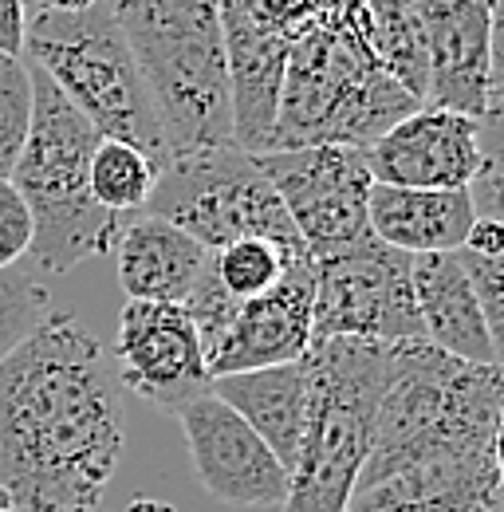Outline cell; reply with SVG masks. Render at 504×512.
<instances>
[{
    "mask_svg": "<svg viewBox=\"0 0 504 512\" xmlns=\"http://www.w3.org/2000/svg\"><path fill=\"white\" fill-rule=\"evenodd\" d=\"M256 162L312 260L343 253L367 233V197L375 190L367 150L300 146L256 154Z\"/></svg>",
    "mask_w": 504,
    "mask_h": 512,
    "instance_id": "obj_9",
    "label": "cell"
},
{
    "mask_svg": "<svg viewBox=\"0 0 504 512\" xmlns=\"http://www.w3.org/2000/svg\"><path fill=\"white\" fill-rule=\"evenodd\" d=\"M410 260L414 256L382 245L371 229L343 253L312 260L315 339H331V335L378 339V343L426 339L414 300Z\"/></svg>",
    "mask_w": 504,
    "mask_h": 512,
    "instance_id": "obj_8",
    "label": "cell"
},
{
    "mask_svg": "<svg viewBox=\"0 0 504 512\" xmlns=\"http://www.w3.org/2000/svg\"><path fill=\"white\" fill-rule=\"evenodd\" d=\"M36 12H56V16H79V12H91L95 4L103 0H32Z\"/></svg>",
    "mask_w": 504,
    "mask_h": 512,
    "instance_id": "obj_33",
    "label": "cell"
},
{
    "mask_svg": "<svg viewBox=\"0 0 504 512\" xmlns=\"http://www.w3.org/2000/svg\"><path fill=\"white\" fill-rule=\"evenodd\" d=\"M123 457V398L103 343L48 312L0 363V493L12 512H91Z\"/></svg>",
    "mask_w": 504,
    "mask_h": 512,
    "instance_id": "obj_1",
    "label": "cell"
},
{
    "mask_svg": "<svg viewBox=\"0 0 504 512\" xmlns=\"http://www.w3.org/2000/svg\"><path fill=\"white\" fill-rule=\"evenodd\" d=\"M142 213L178 225L209 253L237 237H264L292 253H308L256 154L241 146H209L170 158Z\"/></svg>",
    "mask_w": 504,
    "mask_h": 512,
    "instance_id": "obj_7",
    "label": "cell"
},
{
    "mask_svg": "<svg viewBox=\"0 0 504 512\" xmlns=\"http://www.w3.org/2000/svg\"><path fill=\"white\" fill-rule=\"evenodd\" d=\"M123 512H178L170 501H158V497H134Z\"/></svg>",
    "mask_w": 504,
    "mask_h": 512,
    "instance_id": "obj_34",
    "label": "cell"
},
{
    "mask_svg": "<svg viewBox=\"0 0 504 512\" xmlns=\"http://www.w3.org/2000/svg\"><path fill=\"white\" fill-rule=\"evenodd\" d=\"M32 123V71L24 60L0 56V178H12Z\"/></svg>",
    "mask_w": 504,
    "mask_h": 512,
    "instance_id": "obj_25",
    "label": "cell"
},
{
    "mask_svg": "<svg viewBox=\"0 0 504 512\" xmlns=\"http://www.w3.org/2000/svg\"><path fill=\"white\" fill-rule=\"evenodd\" d=\"M501 497L493 446L441 449L359 477L343 512H493Z\"/></svg>",
    "mask_w": 504,
    "mask_h": 512,
    "instance_id": "obj_12",
    "label": "cell"
},
{
    "mask_svg": "<svg viewBox=\"0 0 504 512\" xmlns=\"http://www.w3.org/2000/svg\"><path fill=\"white\" fill-rule=\"evenodd\" d=\"M48 312L52 300L36 276L20 268H0V363L40 327Z\"/></svg>",
    "mask_w": 504,
    "mask_h": 512,
    "instance_id": "obj_23",
    "label": "cell"
},
{
    "mask_svg": "<svg viewBox=\"0 0 504 512\" xmlns=\"http://www.w3.org/2000/svg\"><path fill=\"white\" fill-rule=\"evenodd\" d=\"M312 256H300L288 264L280 284H272L264 296L245 300L237 308L233 323L217 339V347L205 355L209 379L221 375H245L260 367H280L296 363L312 347Z\"/></svg>",
    "mask_w": 504,
    "mask_h": 512,
    "instance_id": "obj_14",
    "label": "cell"
},
{
    "mask_svg": "<svg viewBox=\"0 0 504 512\" xmlns=\"http://www.w3.org/2000/svg\"><path fill=\"white\" fill-rule=\"evenodd\" d=\"M469 197L477 217L504 225V99H493L477 119V178Z\"/></svg>",
    "mask_w": 504,
    "mask_h": 512,
    "instance_id": "obj_24",
    "label": "cell"
},
{
    "mask_svg": "<svg viewBox=\"0 0 504 512\" xmlns=\"http://www.w3.org/2000/svg\"><path fill=\"white\" fill-rule=\"evenodd\" d=\"M32 71V123L24 150L12 170V186L32 213V249L44 272H71L91 256L111 253L123 217L95 205L87 170L99 146V130L91 127L60 87L28 64Z\"/></svg>",
    "mask_w": 504,
    "mask_h": 512,
    "instance_id": "obj_4",
    "label": "cell"
},
{
    "mask_svg": "<svg viewBox=\"0 0 504 512\" xmlns=\"http://www.w3.org/2000/svg\"><path fill=\"white\" fill-rule=\"evenodd\" d=\"M410 268L426 343L465 363H493L489 327L465 268V253H422L410 260Z\"/></svg>",
    "mask_w": 504,
    "mask_h": 512,
    "instance_id": "obj_17",
    "label": "cell"
},
{
    "mask_svg": "<svg viewBox=\"0 0 504 512\" xmlns=\"http://www.w3.org/2000/svg\"><path fill=\"white\" fill-rule=\"evenodd\" d=\"M300 256L308 253H292V249H284L276 241H264V237H237V241L209 253V268H213L217 284L237 304H245V300L264 296L272 284H280L288 264L300 260Z\"/></svg>",
    "mask_w": 504,
    "mask_h": 512,
    "instance_id": "obj_22",
    "label": "cell"
},
{
    "mask_svg": "<svg viewBox=\"0 0 504 512\" xmlns=\"http://www.w3.org/2000/svg\"><path fill=\"white\" fill-rule=\"evenodd\" d=\"M375 186L469 190L477 178V119L422 103L367 146Z\"/></svg>",
    "mask_w": 504,
    "mask_h": 512,
    "instance_id": "obj_13",
    "label": "cell"
},
{
    "mask_svg": "<svg viewBox=\"0 0 504 512\" xmlns=\"http://www.w3.org/2000/svg\"><path fill=\"white\" fill-rule=\"evenodd\" d=\"M115 379L162 414H178L209 390L205 351L182 304L126 300L115 331Z\"/></svg>",
    "mask_w": 504,
    "mask_h": 512,
    "instance_id": "obj_10",
    "label": "cell"
},
{
    "mask_svg": "<svg viewBox=\"0 0 504 512\" xmlns=\"http://www.w3.org/2000/svg\"><path fill=\"white\" fill-rule=\"evenodd\" d=\"M418 12H422V24L441 20V16H453V12H469L477 4H489V0H414Z\"/></svg>",
    "mask_w": 504,
    "mask_h": 512,
    "instance_id": "obj_32",
    "label": "cell"
},
{
    "mask_svg": "<svg viewBox=\"0 0 504 512\" xmlns=\"http://www.w3.org/2000/svg\"><path fill=\"white\" fill-rule=\"evenodd\" d=\"M0 509H8V497H4V493H0Z\"/></svg>",
    "mask_w": 504,
    "mask_h": 512,
    "instance_id": "obj_36",
    "label": "cell"
},
{
    "mask_svg": "<svg viewBox=\"0 0 504 512\" xmlns=\"http://www.w3.org/2000/svg\"><path fill=\"white\" fill-rule=\"evenodd\" d=\"M111 253L126 300L150 304H182L209 260V249L154 213H134L123 221Z\"/></svg>",
    "mask_w": 504,
    "mask_h": 512,
    "instance_id": "obj_16",
    "label": "cell"
},
{
    "mask_svg": "<svg viewBox=\"0 0 504 512\" xmlns=\"http://www.w3.org/2000/svg\"><path fill=\"white\" fill-rule=\"evenodd\" d=\"M28 0H0V56L20 60L28 36Z\"/></svg>",
    "mask_w": 504,
    "mask_h": 512,
    "instance_id": "obj_29",
    "label": "cell"
},
{
    "mask_svg": "<svg viewBox=\"0 0 504 512\" xmlns=\"http://www.w3.org/2000/svg\"><path fill=\"white\" fill-rule=\"evenodd\" d=\"M477 221L469 190H398L375 186L367 197V229L406 256L457 253Z\"/></svg>",
    "mask_w": 504,
    "mask_h": 512,
    "instance_id": "obj_18",
    "label": "cell"
},
{
    "mask_svg": "<svg viewBox=\"0 0 504 512\" xmlns=\"http://www.w3.org/2000/svg\"><path fill=\"white\" fill-rule=\"evenodd\" d=\"M493 457H497V473H501V489H504V406L497 414V430H493Z\"/></svg>",
    "mask_w": 504,
    "mask_h": 512,
    "instance_id": "obj_35",
    "label": "cell"
},
{
    "mask_svg": "<svg viewBox=\"0 0 504 512\" xmlns=\"http://www.w3.org/2000/svg\"><path fill=\"white\" fill-rule=\"evenodd\" d=\"M390 375V343L312 339L308 347V418L288 473L280 512H343L371 453L375 414Z\"/></svg>",
    "mask_w": 504,
    "mask_h": 512,
    "instance_id": "obj_5",
    "label": "cell"
},
{
    "mask_svg": "<svg viewBox=\"0 0 504 512\" xmlns=\"http://www.w3.org/2000/svg\"><path fill=\"white\" fill-rule=\"evenodd\" d=\"M0 512H12V509H0Z\"/></svg>",
    "mask_w": 504,
    "mask_h": 512,
    "instance_id": "obj_37",
    "label": "cell"
},
{
    "mask_svg": "<svg viewBox=\"0 0 504 512\" xmlns=\"http://www.w3.org/2000/svg\"><path fill=\"white\" fill-rule=\"evenodd\" d=\"M489 95L504 99V0H489Z\"/></svg>",
    "mask_w": 504,
    "mask_h": 512,
    "instance_id": "obj_30",
    "label": "cell"
},
{
    "mask_svg": "<svg viewBox=\"0 0 504 512\" xmlns=\"http://www.w3.org/2000/svg\"><path fill=\"white\" fill-rule=\"evenodd\" d=\"M371 52L382 71L418 103L430 91V36L414 0H367Z\"/></svg>",
    "mask_w": 504,
    "mask_h": 512,
    "instance_id": "obj_20",
    "label": "cell"
},
{
    "mask_svg": "<svg viewBox=\"0 0 504 512\" xmlns=\"http://www.w3.org/2000/svg\"><path fill=\"white\" fill-rule=\"evenodd\" d=\"M501 493H504V489H501Z\"/></svg>",
    "mask_w": 504,
    "mask_h": 512,
    "instance_id": "obj_39",
    "label": "cell"
},
{
    "mask_svg": "<svg viewBox=\"0 0 504 512\" xmlns=\"http://www.w3.org/2000/svg\"><path fill=\"white\" fill-rule=\"evenodd\" d=\"M229 64V99H233V142L245 154H264L276 127L280 87L292 40L268 28L252 0H217Z\"/></svg>",
    "mask_w": 504,
    "mask_h": 512,
    "instance_id": "obj_15",
    "label": "cell"
},
{
    "mask_svg": "<svg viewBox=\"0 0 504 512\" xmlns=\"http://www.w3.org/2000/svg\"><path fill=\"white\" fill-rule=\"evenodd\" d=\"M493 512H504V509H493Z\"/></svg>",
    "mask_w": 504,
    "mask_h": 512,
    "instance_id": "obj_38",
    "label": "cell"
},
{
    "mask_svg": "<svg viewBox=\"0 0 504 512\" xmlns=\"http://www.w3.org/2000/svg\"><path fill=\"white\" fill-rule=\"evenodd\" d=\"M323 4L327 0H252L256 16L288 40H300L308 28H315V20L323 16Z\"/></svg>",
    "mask_w": 504,
    "mask_h": 512,
    "instance_id": "obj_28",
    "label": "cell"
},
{
    "mask_svg": "<svg viewBox=\"0 0 504 512\" xmlns=\"http://www.w3.org/2000/svg\"><path fill=\"white\" fill-rule=\"evenodd\" d=\"M209 390L221 402H229L260 434V442L276 453V461L292 473L296 449L304 438V418H308V355L280 367L221 375L209 383Z\"/></svg>",
    "mask_w": 504,
    "mask_h": 512,
    "instance_id": "obj_19",
    "label": "cell"
},
{
    "mask_svg": "<svg viewBox=\"0 0 504 512\" xmlns=\"http://www.w3.org/2000/svg\"><path fill=\"white\" fill-rule=\"evenodd\" d=\"M154 182H158V166L138 146L119 142V138H99L91 154V170H87L95 205H103L115 217L142 213L154 193Z\"/></svg>",
    "mask_w": 504,
    "mask_h": 512,
    "instance_id": "obj_21",
    "label": "cell"
},
{
    "mask_svg": "<svg viewBox=\"0 0 504 512\" xmlns=\"http://www.w3.org/2000/svg\"><path fill=\"white\" fill-rule=\"evenodd\" d=\"M465 268H469V280H473L477 300H481V316L489 327L493 363L504 367V253L493 260H477V256L465 253Z\"/></svg>",
    "mask_w": 504,
    "mask_h": 512,
    "instance_id": "obj_26",
    "label": "cell"
},
{
    "mask_svg": "<svg viewBox=\"0 0 504 512\" xmlns=\"http://www.w3.org/2000/svg\"><path fill=\"white\" fill-rule=\"evenodd\" d=\"M174 418L186 434L197 481L213 501L233 509H280L288 501V469L213 390L193 398Z\"/></svg>",
    "mask_w": 504,
    "mask_h": 512,
    "instance_id": "obj_11",
    "label": "cell"
},
{
    "mask_svg": "<svg viewBox=\"0 0 504 512\" xmlns=\"http://www.w3.org/2000/svg\"><path fill=\"white\" fill-rule=\"evenodd\" d=\"M422 103L406 95L375 60L367 0H327L323 16L292 40L272 150L359 146L367 150Z\"/></svg>",
    "mask_w": 504,
    "mask_h": 512,
    "instance_id": "obj_2",
    "label": "cell"
},
{
    "mask_svg": "<svg viewBox=\"0 0 504 512\" xmlns=\"http://www.w3.org/2000/svg\"><path fill=\"white\" fill-rule=\"evenodd\" d=\"M130 56L154 103L166 154L233 142V99L217 0H115Z\"/></svg>",
    "mask_w": 504,
    "mask_h": 512,
    "instance_id": "obj_3",
    "label": "cell"
},
{
    "mask_svg": "<svg viewBox=\"0 0 504 512\" xmlns=\"http://www.w3.org/2000/svg\"><path fill=\"white\" fill-rule=\"evenodd\" d=\"M24 56L103 138L138 146L158 170L170 162L154 103L107 0L79 16L32 12Z\"/></svg>",
    "mask_w": 504,
    "mask_h": 512,
    "instance_id": "obj_6",
    "label": "cell"
},
{
    "mask_svg": "<svg viewBox=\"0 0 504 512\" xmlns=\"http://www.w3.org/2000/svg\"><path fill=\"white\" fill-rule=\"evenodd\" d=\"M461 253L477 256V260H493L504 253V225L493 217H477L469 225V237H465V249Z\"/></svg>",
    "mask_w": 504,
    "mask_h": 512,
    "instance_id": "obj_31",
    "label": "cell"
},
{
    "mask_svg": "<svg viewBox=\"0 0 504 512\" xmlns=\"http://www.w3.org/2000/svg\"><path fill=\"white\" fill-rule=\"evenodd\" d=\"M32 249V213L8 178H0V268H16Z\"/></svg>",
    "mask_w": 504,
    "mask_h": 512,
    "instance_id": "obj_27",
    "label": "cell"
}]
</instances>
